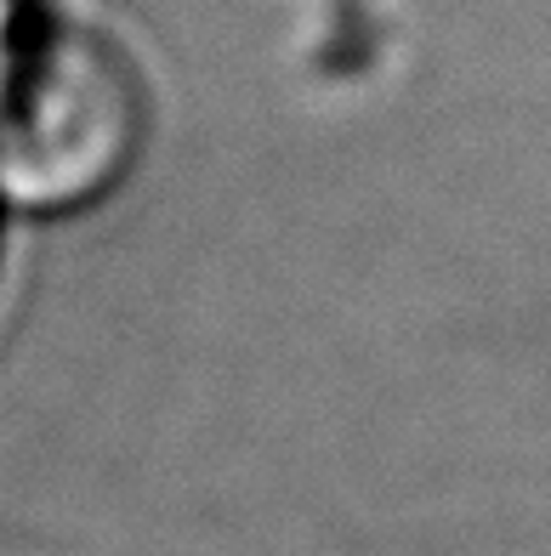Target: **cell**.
<instances>
[{
  "label": "cell",
  "mask_w": 551,
  "mask_h": 556,
  "mask_svg": "<svg viewBox=\"0 0 551 556\" xmlns=\"http://www.w3.org/2000/svg\"><path fill=\"white\" fill-rule=\"evenodd\" d=\"M142 80L109 35L29 29L0 74V199L17 211H80L142 148Z\"/></svg>",
  "instance_id": "cell-1"
},
{
  "label": "cell",
  "mask_w": 551,
  "mask_h": 556,
  "mask_svg": "<svg viewBox=\"0 0 551 556\" xmlns=\"http://www.w3.org/2000/svg\"><path fill=\"white\" fill-rule=\"evenodd\" d=\"M23 35H29V17H23V0H0V74L12 68Z\"/></svg>",
  "instance_id": "cell-2"
}]
</instances>
